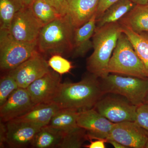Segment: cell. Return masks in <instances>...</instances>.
<instances>
[{
	"instance_id": "484cf974",
	"label": "cell",
	"mask_w": 148,
	"mask_h": 148,
	"mask_svg": "<svg viewBox=\"0 0 148 148\" xmlns=\"http://www.w3.org/2000/svg\"><path fill=\"white\" fill-rule=\"evenodd\" d=\"M18 88L15 79L9 73L2 77L0 81V106Z\"/></svg>"
},
{
	"instance_id": "2e32d148",
	"label": "cell",
	"mask_w": 148,
	"mask_h": 148,
	"mask_svg": "<svg viewBox=\"0 0 148 148\" xmlns=\"http://www.w3.org/2000/svg\"><path fill=\"white\" fill-rule=\"evenodd\" d=\"M96 25V14L81 27L75 29L73 58L83 57L93 47L92 38Z\"/></svg>"
},
{
	"instance_id": "5bb4252c",
	"label": "cell",
	"mask_w": 148,
	"mask_h": 148,
	"mask_svg": "<svg viewBox=\"0 0 148 148\" xmlns=\"http://www.w3.org/2000/svg\"><path fill=\"white\" fill-rule=\"evenodd\" d=\"M35 106L27 88L19 87L0 106L1 121L7 123L18 118L27 113Z\"/></svg>"
},
{
	"instance_id": "f1b7e54d",
	"label": "cell",
	"mask_w": 148,
	"mask_h": 148,
	"mask_svg": "<svg viewBox=\"0 0 148 148\" xmlns=\"http://www.w3.org/2000/svg\"><path fill=\"white\" fill-rule=\"evenodd\" d=\"M63 16L67 14L66 0H44Z\"/></svg>"
},
{
	"instance_id": "ba28073f",
	"label": "cell",
	"mask_w": 148,
	"mask_h": 148,
	"mask_svg": "<svg viewBox=\"0 0 148 148\" xmlns=\"http://www.w3.org/2000/svg\"><path fill=\"white\" fill-rule=\"evenodd\" d=\"M137 108L127 99L104 96L94 107L99 113L114 123L135 121Z\"/></svg>"
},
{
	"instance_id": "d590c367",
	"label": "cell",
	"mask_w": 148,
	"mask_h": 148,
	"mask_svg": "<svg viewBox=\"0 0 148 148\" xmlns=\"http://www.w3.org/2000/svg\"><path fill=\"white\" fill-rule=\"evenodd\" d=\"M144 103L148 104V89L146 93L145 96V99H144Z\"/></svg>"
},
{
	"instance_id": "277c9868",
	"label": "cell",
	"mask_w": 148,
	"mask_h": 148,
	"mask_svg": "<svg viewBox=\"0 0 148 148\" xmlns=\"http://www.w3.org/2000/svg\"><path fill=\"white\" fill-rule=\"evenodd\" d=\"M109 73L148 78L143 62L124 33L120 35L108 65Z\"/></svg>"
},
{
	"instance_id": "4316f807",
	"label": "cell",
	"mask_w": 148,
	"mask_h": 148,
	"mask_svg": "<svg viewBox=\"0 0 148 148\" xmlns=\"http://www.w3.org/2000/svg\"><path fill=\"white\" fill-rule=\"evenodd\" d=\"M47 61L49 67L60 75L68 73L73 68L70 61L59 54L51 56Z\"/></svg>"
},
{
	"instance_id": "ffe728a7",
	"label": "cell",
	"mask_w": 148,
	"mask_h": 148,
	"mask_svg": "<svg viewBox=\"0 0 148 148\" xmlns=\"http://www.w3.org/2000/svg\"><path fill=\"white\" fill-rule=\"evenodd\" d=\"M136 4L132 0H119L110 6L100 17L96 20V27H100L106 24L119 21Z\"/></svg>"
},
{
	"instance_id": "603a6c76",
	"label": "cell",
	"mask_w": 148,
	"mask_h": 148,
	"mask_svg": "<svg viewBox=\"0 0 148 148\" xmlns=\"http://www.w3.org/2000/svg\"><path fill=\"white\" fill-rule=\"evenodd\" d=\"M31 8L43 26L63 16L44 0H34Z\"/></svg>"
},
{
	"instance_id": "4fadbf2b",
	"label": "cell",
	"mask_w": 148,
	"mask_h": 148,
	"mask_svg": "<svg viewBox=\"0 0 148 148\" xmlns=\"http://www.w3.org/2000/svg\"><path fill=\"white\" fill-rule=\"evenodd\" d=\"M6 145L12 148H25L32 145L35 136L42 127L18 119L6 123Z\"/></svg>"
},
{
	"instance_id": "cb8c5ba5",
	"label": "cell",
	"mask_w": 148,
	"mask_h": 148,
	"mask_svg": "<svg viewBox=\"0 0 148 148\" xmlns=\"http://www.w3.org/2000/svg\"><path fill=\"white\" fill-rule=\"evenodd\" d=\"M23 7L18 0H0V29L9 31L16 12Z\"/></svg>"
},
{
	"instance_id": "7c38bea8",
	"label": "cell",
	"mask_w": 148,
	"mask_h": 148,
	"mask_svg": "<svg viewBox=\"0 0 148 148\" xmlns=\"http://www.w3.org/2000/svg\"><path fill=\"white\" fill-rule=\"evenodd\" d=\"M77 123L87 132L88 140L107 139L113 126L112 122L94 108L79 112Z\"/></svg>"
},
{
	"instance_id": "74e56055",
	"label": "cell",
	"mask_w": 148,
	"mask_h": 148,
	"mask_svg": "<svg viewBox=\"0 0 148 148\" xmlns=\"http://www.w3.org/2000/svg\"><path fill=\"white\" fill-rule=\"evenodd\" d=\"M147 6L148 7V3H147Z\"/></svg>"
},
{
	"instance_id": "44dd1931",
	"label": "cell",
	"mask_w": 148,
	"mask_h": 148,
	"mask_svg": "<svg viewBox=\"0 0 148 148\" xmlns=\"http://www.w3.org/2000/svg\"><path fill=\"white\" fill-rule=\"evenodd\" d=\"M121 27L122 32L127 36L143 62L148 77V32L135 33L125 26Z\"/></svg>"
},
{
	"instance_id": "8fae6325",
	"label": "cell",
	"mask_w": 148,
	"mask_h": 148,
	"mask_svg": "<svg viewBox=\"0 0 148 148\" xmlns=\"http://www.w3.org/2000/svg\"><path fill=\"white\" fill-rule=\"evenodd\" d=\"M61 84L60 74L54 71L36 80L27 88L35 105L53 102Z\"/></svg>"
},
{
	"instance_id": "d6986e66",
	"label": "cell",
	"mask_w": 148,
	"mask_h": 148,
	"mask_svg": "<svg viewBox=\"0 0 148 148\" xmlns=\"http://www.w3.org/2000/svg\"><path fill=\"white\" fill-rule=\"evenodd\" d=\"M64 132L47 125L42 127L35 136L31 147L35 148H58Z\"/></svg>"
},
{
	"instance_id": "e0dca14e",
	"label": "cell",
	"mask_w": 148,
	"mask_h": 148,
	"mask_svg": "<svg viewBox=\"0 0 148 148\" xmlns=\"http://www.w3.org/2000/svg\"><path fill=\"white\" fill-rule=\"evenodd\" d=\"M61 109L54 102L36 104L27 113L16 119L32 123L42 127L49 124L53 116Z\"/></svg>"
},
{
	"instance_id": "836d02e7",
	"label": "cell",
	"mask_w": 148,
	"mask_h": 148,
	"mask_svg": "<svg viewBox=\"0 0 148 148\" xmlns=\"http://www.w3.org/2000/svg\"><path fill=\"white\" fill-rule=\"evenodd\" d=\"M24 7H31L34 0H18Z\"/></svg>"
},
{
	"instance_id": "83f0119b",
	"label": "cell",
	"mask_w": 148,
	"mask_h": 148,
	"mask_svg": "<svg viewBox=\"0 0 148 148\" xmlns=\"http://www.w3.org/2000/svg\"><path fill=\"white\" fill-rule=\"evenodd\" d=\"M135 122L148 134V104L143 103L137 106Z\"/></svg>"
},
{
	"instance_id": "30bf717a",
	"label": "cell",
	"mask_w": 148,
	"mask_h": 148,
	"mask_svg": "<svg viewBox=\"0 0 148 148\" xmlns=\"http://www.w3.org/2000/svg\"><path fill=\"white\" fill-rule=\"evenodd\" d=\"M107 140H115L126 148H145L148 134L135 121L114 123Z\"/></svg>"
},
{
	"instance_id": "d6a6232c",
	"label": "cell",
	"mask_w": 148,
	"mask_h": 148,
	"mask_svg": "<svg viewBox=\"0 0 148 148\" xmlns=\"http://www.w3.org/2000/svg\"><path fill=\"white\" fill-rule=\"evenodd\" d=\"M107 143L111 144L115 148H126V147L124 146L123 145L115 141V140H107Z\"/></svg>"
},
{
	"instance_id": "8d00e7d4",
	"label": "cell",
	"mask_w": 148,
	"mask_h": 148,
	"mask_svg": "<svg viewBox=\"0 0 148 148\" xmlns=\"http://www.w3.org/2000/svg\"><path fill=\"white\" fill-rule=\"evenodd\" d=\"M145 148H148V140H147V144H146L145 147Z\"/></svg>"
},
{
	"instance_id": "8992f818",
	"label": "cell",
	"mask_w": 148,
	"mask_h": 148,
	"mask_svg": "<svg viewBox=\"0 0 148 148\" xmlns=\"http://www.w3.org/2000/svg\"><path fill=\"white\" fill-rule=\"evenodd\" d=\"M38 50L37 42H22L15 39L8 30L0 29V68L8 72L24 63Z\"/></svg>"
},
{
	"instance_id": "f546056e",
	"label": "cell",
	"mask_w": 148,
	"mask_h": 148,
	"mask_svg": "<svg viewBox=\"0 0 148 148\" xmlns=\"http://www.w3.org/2000/svg\"><path fill=\"white\" fill-rule=\"evenodd\" d=\"M119 0H100L96 11V20L100 18L108 8Z\"/></svg>"
},
{
	"instance_id": "1f68e13d",
	"label": "cell",
	"mask_w": 148,
	"mask_h": 148,
	"mask_svg": "<svg viewBox=\"0 0 148 148\" xmlns=\"http://www.w3.org/2000/svg\"><path fill=\"white\" fill-rule=\"evenodd\" d=\"M4 123V122H3ZM3 122L0 124V147L3 148L6 144L7 135L6 124H4Z\"/></svg>"
},
{
	"instance_id": "4dcf8cb0",
	"label": "cell",
	"mask_w": 148,
	"mask_h": 148,
	"mask_svg": "<svg viewBox=\"0 0 148 148\" xmlns=\"http://www.w3.org/2000/svg\"><path fill=\"white\" fill-rule=\"evenodd\" d=\"M94 141L90 140V144L84 146L86 148H105L106 143H107V139H95Z\"/></svg>"
},
{
	"instance_id": "9a60e30c",
	"label": "cell",
	"mask_w": 148,
	"mask_h": 148,
	"mask_svg": "<svg viewBox=\"0 0 148 148\" xmlns=\"http://www.w3.org/2000/svg\"><path fill=\"white\" fill-rule=\"evenodd\" d=\"M100 0H66L67 15L75 29L86 24L96 13Z\"/></svg>"
},
{
	"instance_id": "52a82bcc",
	"label": "cell",
	"mask_w": 148,
	"mask_h": 148,
	"mask_svg": "<svg viewBox=\"0 0 148 148\" xmlns=\"http://www.w3.org/2000/svg\"><path fill=\"white\" fill-rule=\"evenodd\" d=\"M43 27L34 14L31 7L22 8L16 12L9 32L15 39L22 42H37Z\"/></svg>"
},
{
	"instance_id": "7a4b0ae2",
	"label": "cell",
	"mask_w": 148,
	"mask_h": 148,
	"mask_svg": "<svg viewBox=\"0 0 148 148\" xmlns=\"http://www.w3.org/2000/svg\"><path fill=\"white\" fill-rule=\"evenodd\" d=\"M122 33L119 21L96 27L92 37L93 51L88 58L86 68L90 73L100 79L109 75L110 59Z\"/></svg>"
},
{
	"instance_id": "d4e9b609",
	"label": "cell",
	"mask_w": 148,
	"mask_h": 148,
	"mask_svg": "<svg viewBox=\"0 0 148 148\" xmlns=\"http://www.w3.org/2000/svg\"><path fill=\"white\" fill-rule=\"evenodd\" d=\"M88 139L86 130L78 126L69 132L64 133L58 148H81L83 146L84 147L83 144Z\"/></svg>"
},
{
	"instance_id": "3957f363",
	"label": "cell",
	"mask_w": 148,
	"mask_h": 148,
	"mask_svg": "<svg viewBox=\"0 0 148 148\" xmlns=\"http://www.w3.org/2000/svg\"><path fill=\"white\" fill-rule=\"evenodd\" d=\"M75 29L67 14L45 25L37 40L38 50L47 55H72Z\"/></svg>"
},
{
	"instance_id": "e575fe53",
	"label": "cell",
	"mask_w": 148,
	"mask_h": 148,
	"mask_svg": "<svg viewBox=\"0 0 148 148\" xmlns=\"http://www.w3.org/2000/svg\"><path fill=\"white\" fill-rule=\"evenodd\" d=\"M132 1L136 4L147 5L148 3V0H132Z\"/></svg>"
},
{
	"instance_id": "ac0fdd59",
	"label": "cell",
	"mask_w": 148,
	"mask_h": 148,
	"mask_svg": "<svg viewBox=\"0 0 148 148\" xmlns=\"http://www.w3.org/2000/svg\"><path fill=\"white\" fill-rule=\"evenodd\" d=\"M135 33L148 32V7L147 5L136 4L119 21Z\"/></svg>"
},
{
	"instance_id": "9c48e42d",
	"label": "cell",
	"mask_w": 148,
	"mask_h": 148,
	"mask_svg": "<svg viewBox=\"0 0 148 148\" xmlns=\"http://www.w3.org/2000/svg\"><path fill=\"white\" fill-rule=\"evenodd\" d=\"M48 61L37 51L30 58L8 72L15 79L18 87L27 88L36 80L50 71Z\"/></svg>"
},
{
	"instance_id": "6da1fadb",
	"label": "cell",
	"mask_w": 148,
	"mask_h": 148,
	"mask_svg": "<svg viewBox=\"0 0 148 148\" xmlns=\"http://www.w3.org/2000/svg\"><path fill=\"white\" fill-rule=\"evenodd\" d=\"M104 95L99 78L89 73L78 82L61 83L53 102L61 109L81 112L94 108Z\"/></svg>"
},
{
	"instance_id": "5b68a950",
	"label": "cell",
	"mask_w": 148,
	"mask_h": 148,
	"mask_svg": "<svg viewBox=\"0 0 148 148\" xmlns=\"http://www.w3.org/2000/svg\"><path fill=\"white\" fill-rule=\"evenodd\" d=\"M101 79L105 95L112 93L121 95L136 106L144 103L148 89V78L110 73Z\"/></svg>"
},
{
	"instance_id": "7402d4cb",
	"label": "cell",
	"mask_w": 148,
	"mask_h": 148,
	"mask_svg": "<svg viewBox=\"0 0 148 148\" xmlns=\"http://www.w3.org/2000/svg\"><path fill=\"white\" fill-rule=\"evenodd\" d=\"M79 112L69 109H61L55 114L48 125L64 132L77 127Z\"/></svg>"
}]
</instances>
